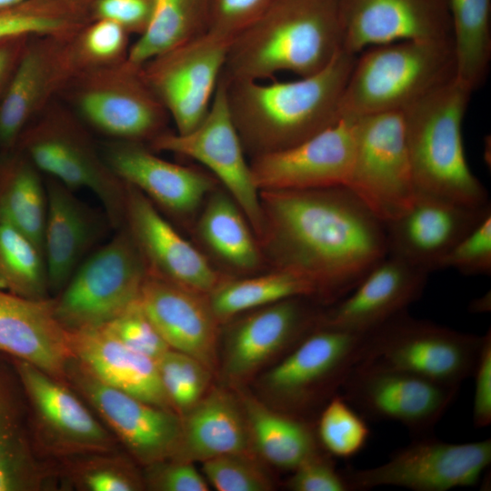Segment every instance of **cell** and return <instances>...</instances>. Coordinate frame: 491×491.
I'll return each mask as SVG.
<instances>
[{
    "label": "cell",
    "instance_id": "e0dca14e",
    "mask_svg": "<svg viewBox=\"0 0 491 491\" xmlns=\"http://www.w3.org/2000/svg\"><path fill=\"white\" fill-rule=\"evenodd\" d=\"M459 387L361 361L340 390L364 417L396 422L422 436L443 417Z\"/></svg>",
    "mask_w": 491,
    "mask_h": 491
},
{
    "label": "cell",
    "instance_id": "cb8c5ba5",
    "mask_svg": "<svg viewBox=\"0 0 491 491\" xmlns=\"http://www.w3.org/2000/svg\"><path fill=\"white\" fill-rule=\"evenodd\" d=\"M429 274L387 254L348 295L322 311L318 325L369 332L419 299Z\"/></svg>",
    "mask_w": 491,
    "mask_h": 491
},
{
    "label": "cell",
    "instance_id": "836d02e7",
    "mask_svg": "<svg viewBox=\"0 0 491 491\" xmlns=\"http://www.w3.org/2000/svg\"><path fill=\"white\" fill-rule=\"evenodd\" d=\"M6 155L0 162V221L22 232L43 253L45 185L24 154L15 150Z\"/></svg>",
    "mask_w": 491,
    "mask_h": 491
},
{
    "label": "cell",
    "instance_id": "60d3db41",
    "mask_svg": "<svg viewBox=\"0 0 491 491\" xmlns=\"http://www.w3.org/2000/svg\"><path fill=\"white\" fill-rule=\"evenodd\" d=\"M315 433L326 453L344 459L361 452L370 437L365 417L338 393L319 411Z\"/></svg>",
    "mask_w": 491,
    "mask_h": 491
},
{
    "label": "cell",
    "instance_id": "ac0fdd59",
    "mask_svg": "<svg viewBox=\"0 0 491 491\" xmlns=\"http://www.w3.org/2000/svg\"><path fill=\"white\" fill-rule=\"evenodd\" d=\"M75 34L28 39L0 99V147L4 153L15 150L25 129L83 71Z\"/></svg>",
    "mask_w": 491,
    "mask_h": 491
},
{
    "label": "cell",
    "instance_id": "4fadbf2b",
    "mask_svg": "<svg viewBox=\"0 0 491 491\" xmlns=\"http://www.w3.org/2000/svg\"><path fill=\"white\" fill-rule=\"evenodd\" d=\"M491 463L490 438L448 443L422 436L394 452L385 463L342 474L350 491L398 486L414 491H446L474 486Z\"/></svg>",
    "mask_w": 491,
    "mask_h": 491
},
{
    "label": "cell",
    "instance_id": "8992f818",
    "mask_svg": "<svg viewBox=\"0 0 491 491\" xmlns=\"http://www.w3.org/2000/svg\"><path fill=\"white\" fill-rule=\"evenodd\" d=\"M15 150L38 171L70 189L90 190L112 227L124 225L126 184L111 169L85 124L69 107L54 101L25 129Z\"/></svg>",
    "mask_w": 491,
    "mask_h": 491
},
{
    "label": "cell",
    "instance_id": "603a6c76",
    "mask_svg": "<svg viewBox=\"0 0 491 491\" xmlns=\"http://www.w3.org/2000/svg\"><path fill=\"white\" fill-rule=\"evenodd\" d=\"M491 205L473 207L418 194L411 206L386 223L388 255L431 273L449 250L487 215Z\"/></svg>",
    "mask_w": 491,
    "mask_h": 491
},
{
    "label": "cell",
    "instance_id": "db71d44e",
    "mask_svg": "<svg viewBox=\"0 0 491 491\" xmlns=\"http://www.w3.org/2000/svg\"><path fill=\"white\" fill-rule=\"evenodd\" d=\"M30 0H0V9L13 6Z\"/></svg>",
    "mask_w": 491,
    "mask_h": 491
},
{
    "label": "cell",
    "instance_id": "681fc988",
    "mask_svg": "<svg viewBox=\"0 0 491 491\" xmlns=\"http://www.w3.org/2000/svg\"><path fill=\"white\" fill-rule=\"evenodd\" d=\"M322 452L306 460L292 472L286 487L293 491H350L342 472Z\"/></svg>",
    "mask_w": 491,
    "mask_h": 491
},
{
    "label": "cell",
    "instance_id": "bcb514c9",
    "mask_svg": "<svg viewBox=\"0 0 491 491\" xmlns=\"http://www.w3.org/2000/svg\"><path fill=\"white\" fill-rule=\"evenodd\" d=\"M104 326L127 347L154 361L170 349L145 314L139 300Z\"/></svg>",
    "mask_w": 491,
    "mask_h": 491
},
{
    "label": "cell",
    "instance_id": "f35d334b",
    "mask_svg": "<svg viewBox=\"0 0 491 491\" xmlns=\"http://www.w3.org/2000/svg\"><path fill=\"white\" fill-rule=\"evenodd\" d=\"M62 486L81 491H139L143 474L117 451L75 456L54 463Z\"/></svg>",
    "mask_w": 491,
    "mask_h": 491
},
{
    "label": "cell",
    "instance_id": "9c48e42d",
    "mask_svg": "<svg viewBox=\"0 0 491 491\" xmlns=\"http://www.w3.org/2000/svg\"><path fill=\"white\" fill-rule=\"evenodd\" d=\"M483 336L464 333L404 311L367 333L363 362L460 386L472 376Z\"/></svg>",
    "mask_w": 491,
    "mask_h": 491
},
{
    "label": "cell",
    "instance_id": "30bf717a",
    "mask_svg": "<svg viewBox=\"0 0 491 491\" xmlns=\"http://www.w3.org/2000/svg\"><path fill=\"white\" fill-rule=\"evenodd\" d=\"M367 333L318 325L264 376V387L289 415L321 410L362 361Z\"/></svg>",
    "mask_w": 491,
    "mask_h": 491
},
{
    "label": "cell",
    "instance_id": "74e56055",
    "mask_svg": "<svg viewBox=\"0 0 491 491\" xmlns=\"http://www.w3.org/2000/svg\"><path fill=\"white\" fill-rule=\"evenodd\" d=\"M95 0H30L0 9V41L17 36L69 35L93 20Z\"/></svg>",
    "mask_w": 491,
    "mask_h": 491
},
{
    "label": "cell",
    "instance_id": "1f68e13d",
    "mask_svg": "<svg viewBox=\"0 0 491 491\" xmlns=\"http://www.w3.org/2000/svg\"><path fill=\"white\" fill-rule=\"evenodd\" d=\"M239 400L252 445L269 464L293 471L321 452L315 429L305 419L276 412L246 394Z\"/></svg>",
    "mask_w": 491,
    "mask_h": 491
},
{
    "label": "cell",
    "instance_id": "484cf974",
    "mask_svg": "<svg viewBox=\"0 0 491 491\" xmlns=\"http://www.w3.org/2000/svg\"><path fill=\"white\" fill-rule=\"evenodd\" d=\"M139 304L171 349L193 356L214 371L219 323L206 295L148 269Z\"/></svg>",
    "mask_w": 491,
    "mask_h": 491
},
{
    "label": "cell",
    "instance_id": "ba28073f",
    "mask_svg": "<svg viewBox=\"0 0 491 491\" xmlns=\"http://www.w3.org/2000/svg\"><path fill=\"white\" fill-rule=\"evenodd\" d=\"M84 124L113 140L149 144L167 131L169 115L127 60L80 72L60 96Z\"/></svg>",
    "mask_w": 491,
    "mask_h": 491
},
{
    "label": "cell",
    "instance_id": "f546056e",
    "mask_svg": "<svg viewBox=\"0 0 491 491\" xmlns=\"http://www.w3.org/2000/svg\"><path fill=\"white\" fill-rule=\"evenodd\" d=\"M69 340L74 357L100 381L152 405L174 410L155 361L127 347L104 326L69 331Z\"/></svg>",
    "mask_w": 491,
    "mask_h": 491
},
{
    "label": "cell",
    "instance_id": "e575fe53",
    "mask_svg": "<svg viewBox=\"0 0 491 491\" xmlns=\"http://www.w3.org/2000/svg\"><path fill=\"white\" fill-rule=\"evenodd\" d=\"M206 296L219 324L242 312L292 297L307 296L317 300L316 288L310 282L282 269L252 277H225Z\"/></svg>",
    "mask_w": 491,
    "mask_h": 491
},
{
    "label": "cell",
    "instance_id": "7bdbcfd3",
    "mask_svg": "<svg viewBox=\"0 0 491 491\" xmlns=\"http://www.w3.org/2000/svg\"><path fill=\"white\" fill-rule=\"evenodd\" d=\"M129 34L117 24L102 18L91 20L75 35L83 71L122 63L129 51Z\"/></svg>",
    "mask_w": 491,
    "mask_h": 491
},
{
    "label": "cell",
    "instance_id": "7dc6e473",
    "mask_svg": "<svg viewBox=\"0 0 491 491\" xmlns=\"http://www.w3.org/2000/svg\"><path fill=\"white\" fill-rule=\"evenodd\" d=\"M273 0H206L207 30L230 37L249 25Z\"/></svg>",
    "mask_w": 491,
    "mask_h": 491
},
{
    "label": "cell",
    "instance_id": "8d00e7d4",
    "mask_svg": "<svg viewBox=\"0 0 491 491\" xmlns=\"http://www.w3.org/2000/svg\"><path fill=\"white\" fill-rule=\"evenodd\" d=\"M150 23L126 60L141 66L154 56L207 31L206 0H153Z\"/></svg>",
    "mask_w": 491,
    "mask_h": 491
},
{
    "label": "cell",
    "instance_id": "52a82bcc",
    "mask_svg": "<svg viewBox=\"0 0 491 491\" xmlns=\"http://www.w3.org/2000/svg\"><path fill=\"white\" fill-rule=\"evenodd\" d=\"M148 266L125 225L93 250L55 296V313L76 331L106 325L138 302Z\"/></svg>",
    "mask_w": 491,
    "mask_h": 491
},
{
    "label": "cell",
    "instance_id": "277c9868",
    "mask_svg": "<svg viewBox=\"0 0 491 491\" xmlns=\"http://www.w3.org/2000/svg\"><path fill=\"white\" fill-rule=\"evenodd\" d=\"M472 91L456 78L403 111L416 193L473 207L490 205L466 161L462 124Z\"/></svg>",
    "mask_w": 491,
    "mask_h": 491
},
{
    "label": "cell",
    "instance_id": "b9f144b4",
    "mask_svg": "<svg viewBox=\"0 0 491 491\" xmlns=\"http://www.w3.org/2000/svg\"><path fill=\"white\" fill-rule=\"evenodd\" d=\"M155 364L163 388L180 416L208 391L212 370L193 356L170 348Z\"/></svg>",
    "mask_w": 491,
    "mask_h": 491
},
{
    "label": "cell",
    "instance_id": "ab89813d",
    "mask_svg": "<svg viewBox=\"0 0 491 491\" xmlns=\"http://www.w3.org/2000/svg\"><path fill=\"white\" fill-rule=\"evenodd\" d=\"M0 288L19 296L51 297L43 253L22 232L0 221Z\"/></svg>",
    "mask_w": 491,
    "mask_h": 491
},
{
    "label": "cell",
    "instance_id": "2e32d148",
    "mask_svg": "<svg viewBox=\"0 0 491 491\" xmlns=\"http://www.w3.org/2000/svg\"><path fill=\"white\" fill-rule=\"evenodd\" d=\"M65 377L138 464L146 466L175 458L182 435L181 416L175 411L105 384L75 357L66 366Z\"/></svg>",
    "mask_w": 491,
    "mask_h": 491
},
{
    "label": "cell",
    "instance_id": "5bb4252c",
    "mask_svg": "<svg viewBox=\"0 0 491 491\" xmlns=\"http://www.w3.org/2000/svg\"><path fill=\"white\" fill-rule=\"evenodd\" d=\"M147 145L155 152L174 153L205 166L235 201L259 237L263 221L260 192L232 118L221 75L209 109L195 128L185 134L167 130Z\"/></svg>",
    "mask_w": 491,
    "mask_h": 491
},
{
    "label": "cell",
    "instance_id": "d6a6232c",
    "mask_svg": "<svg viewBox=\"0 0 491 491\" xmlns=\"http://www.w3.org/2000/svg\"><path fill=\"white\" fill-rule=\"evenodd\" d=\"M205 202L196 225L202 242L225 266L242 273L256 270L261 248L235 201L215 189Z\"/></svg>",
    "mask_w": 491,
    "mask_h": 491
},
{
    "label": "cell",
    "instance_id": "f6af8a7d",
    "mask_svg": "<svg viewBox=\"0 0 491 491\" xmlns=\"http://www.w3.org/2000/svg\"><path fill=\"white\" fill-rule=\"evenodd\" d=\"M446 268L465 276L491 274V214L461 238L443 257L438 269Z\"/></svg>",
    "mask_w": 491,
    "mask_h": 491
},
{
    "label": "cell",
    "instance_id": "f1b7e54d",
    "mask_svg": "<svg viewBox=\"0 0 491 491\" xmlns=\"http://www.w3.org/2000/svg\"><path fill=\"white\" fill-rule=\"evenodd\" d=\"M55 480L53 463L35 449L18 375L0 354V491H39Z\"/></svg>",
    "mask_w": 491,
    "mask_h": 491
},
{
    "label": "cell",
    "instance_id": "d590c367",
    "mask_svg": "<svg viewBox=\"0 0 491 491\" xmlns=\"http://www.w3.org/2000/svg\"><path fill=\"white\" fill-rule=\"evenodd\" d=\"M456 79L474 92L485 82L491 59V0H448Z\"/></svg>",
    "mask_w": 491,
    "mask_h": 491
},
{
    "label": "cell",
    "instance_id": "4316f807",
    "mask_svg": "<svg viewBox=\"0 0 491 491\" xmlns=\"http://www.w3.org/2000/svg\"><path fill=\"white\" fill-rule=\"evenodd\" d=\"M45 185L43 254L48 291L53 297L112 225L105 214L92 209L59 181L50 177Z\"/></svg>",
    "mask_w": 491,
    "mask_h": 491
},
{
    "label": "cell",
    "instance_id": "5b68a950",
    "mask_svg": "<svg viewBox=\"0 0 491 491\" xmlns=\"http://www.w3.org/2000/svg\"><path fill=\"white\" fill-rule=\"evenodd\" d=\"M356 55L340 117L403 112L456 76L452 39L376 45Z\"/></svg>",
    "mask_w": 491,
    "mask_h": 491
},
{
    "label": "cell",
    "instance_id": "f5cc1de1",
    "mask_svg": "<svg viewBox=\"0 0 491 491\" xmlns=\"http://www.w3.org/2000/svg\"><path fill=\"white\" fill-rule=\"evenodd\" d=\"M30 37L32 36H17L0 41V99L15 71Z\"/></svg>",
    "mask_w": 491,
    "mask_h": 491
},
{
    "label": "cell",
    "instance_id": "d6986e66",
    "mask_svg": "<svg viewBox=\"0 0 491 491\" xmlns=\"http://www.w3.org/2000/svg\"><path fill=\"white\" fill-rule=\"evenodd\" d=\"M356 117L332 125L287 149L251 159L257 189L304 190L346 185L356 146Z\"/></svg>",
    "mask_w": 491,
    "mask_h": 491
},
{
    "label": "cell",
    "instance_id": "44dd1931",
    "mask_svg": "<svg viewBox=\"0 0 491 491\" xmlns=\"http://www.w3.org/2000/svg\"><path fill=\"white\" fill-rule=\"evenodd\" d=\"M307 296L292 297L260 307L228 331L222 372L231 382L251 376L267 360L291 351L318 326L322 311Z\"/></svg>",
    "mask_w": 491,
    "mask_h": 491
},
{
    "label": "cell",
    "instance_id": "3957f363",
    "mask_svg": "<svg viewBox=\"0 0 491 491\" xmlns=\"http://www.w3.org/2000/svg\"><path fill=\"white\" fill-rule=\"evenodd\" d=\"M338 0H273L230 44L221 76L264 81L324 69L342 50Z\"/></svg>",
    "mask_w": 491,
    "mask_h": 491
},
{
    "label": "cell",
    "instance_id": "ee69618b",
    "mask_svg": "<svg viewBox=\"0 0 491 491\" xmlns=\"http://www.w3.org/2000/svg\"><path fill=\"white\" fill-rule=\"evenodd\" d=\"M205 479L218 491H267L273 484L251 453L228 454L203 461Z\"/></svg>",
    "mask_w": 491,
    "mask_h": 491
},
{
    "label": "cell",
    "instance_id": "c3c4849f",
    "mask_svg": "<svg viewBox=\"0 0 491 491\" xmlns=\"http://www.w3.org/2000/svg\"><path fill=\"white\" fill-rule=\"evenodd\" d=\"M145 486L155 491H207L209 486L193 462L166 459L144 466Z\"/></svg>",
    "mask_w": 491,
    "mask_h": 491
},
{
    "label": "cell",
    "instance_id": "4dcf8cb0",
    "mask_svg": "<svg viewBox=\"0 0 491 491\" xmlns=\"http://www.w3.org/2000/svg\"><path fill=\"white\" fill-rule=\"evenodd\" d=\"M179 448L173 459L195 462L251 453V436L238 398L224 388H213L183 414Z\"/></svg>",
    "mask_w": 491,
    "mask_h": 491
},
{
    "label": "cell",
    "instance_id": "8fae6325",
    "mask_svg": "<svg viewBox=\"0 0 491 491\" xmlns=\"http://www.w3.org/2000/svg\"><path fill=\"white\" fill-rule=\"evenodd\" d=\"M20 379L28 406L34 444L51 463L118 450V441L76 392L40 368L8 357Z\"/></svg>",
    "mask_w": 491,
    "mask_h": 491
},
{
    "label": "cell",
    "instance_id": "7a4b0ae2",
    "mask_svg": "<svg viewBox=\"0 0 491 491\" xmlns=\"http://www.w3.org/2000/svg\"><path fill=\"white\" fill-rule=\"evenodd\" d=\"M356 59L340 50L321 71L293 81L226 80L229 110L252 158L296 145L340 117L341 98Z\"/></svg>",
    "mask_w": 491,
    "mask_h": 491
},
{
    "label": "cell",
    "instance_id": "7c38bea8",
    "mask_svg": "<svg viewBox=\"0 0 491 491\" xmlns=\"http://www.w3.org/2000/svg\"><path fill=\"white\" fill-rule=\"evenodd\" d=\"M356 118L355 153L345 186L386 224L404 214L416 195L403 112Z\"/></svg>",
    "mask_w": 491,
    "mask_h": 491
},
{
    "label": "cell",
    "instance_id": "9a60e30c",
    "mask_svg": "<svg viewBox=\"0 0 491 491\" xmlns=\"http://www.w3.org/2000/svg\"><path fill=\"white\" fill-rule=\"evenodd\" d=\"M232 39L207 30L141 65L145 82L167 111L175 132H189L207 113Z\"/></svg>",
    "mask_w": 491,
    "mask_h": 491
},
{
    "label": "cell",
    "instance_id": "83f0119b",
    "mask_svg": "<svg viewBox=\"0 0 491 491\" xmlns=\"http://www.w3.org/2000/svg\"><path fill=\"white\" fill-rule=\"evenodd\" d=\"M0 354L66 383V366L74 354L53 297L26 298L0 288Z\"/></svg>",
    "mask_w": 491,
    "mask_h": 491
},
{
    "label": "cell",
    "instance_id": "f907efd6",
    "mask_svg": "<svg viewBox=\"0 0 491 491\" xmlns=\"http://www.w3.org/2000/svg\"><path fill=\"white\" fill-rule=\"evenodd\" d=\"M153 0H95L93 19L110 20L129 35H141L147 28L152 14Z\"/></svg>",
    "mask_w": 491,
    "mask_h": 491
},
{
    "label": "cell",
    "instance_id": "816d5d0a",
    "mask_svg": "<svg viewBox=\"0 0 491 491\" xmlns=\"http://www.w3.org/2000/svg\"><path fill=\"white\" fill-rule=\"evenodd\" d=\"M475 379L473 423L486 427L491 423V332L483 335L480 352L472 374Z\"/></svg>",
    "mask_w": 491,
    "mask_h": 491
},
{
    "label": "cell",
    "instance_id": "6da1fadb",
    "mask_svg": "<svg viewBox=\"0 0 491 491\" xmlns=\"http://www.w3.org/2000/svg\"><path fill=\"white\" fill-rule=\"evenodd\" d=\"M258 237L275 269L310 282L331 305L388 254L386 226L346 186L260 191Z\"/></svg>",
    "mask_w": 491,
    "mask_h": 491
},
{
    "label": "cell",
    "instance_id": "7402d4cb",
    "mask_svg": "<svg viewBox=\"0 0 491 491\" xmlns=\"http://www.w3.org/2000/svg\"><path fill=\"white\" fill-rule=\"evenodd\" d=\"M123 225L148 269L155 274L204 295L225 278L173 227L147 196L129 184L125 188Z\"/></svg>",
    "mask_w": 491,
    "mask_h": 491
},
{
    "label": "cell",
    "instance_id": "d4e9b609",
    "mask_svg": "<svg viewBox=\"0 0 491 491\" xmlns=\"http://www.w3.org/2000/svg\"><path fill=\"white\" fill-rule=\"evenodd\" d=\"M101 152L121 180L177 217L191 216L215 189L211 175L166 161L144 143L113 140Z\"/></svg>",
    "mask_w": 491,
    "mask_h": 491
},
{
    "label": "cell",
    "instance_id": "ffe728a7",
    "mask_svg": "<svg viewBox=\"0 0 491 491\" xmlns=\"http://www.w3.org/2000/svg\"><path fill=\"white\" fill-rule=\"evenodd\" d=\"M338 6L342 49L353 55L399 41L452 39L448 0H338Z\"/></svg>",
    "mask_w": 491,
    "mask_h": 491
}]
</instances>
